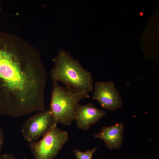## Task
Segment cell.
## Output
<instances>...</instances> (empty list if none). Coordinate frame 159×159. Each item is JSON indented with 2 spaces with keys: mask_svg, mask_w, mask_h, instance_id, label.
<instances>
[{
  "mask_svg": "<svg viewBox=\"0 0 159 159\" xmlns=\"http://www.w3.org/2000/svg\"><path fill=\"white\" fill-rule=\"evenodd\" d=\"M68 138L67 132L55 124L41 140L29 146L35 159H53L68 141Z\"/></svg>",
  "mask_w": 159,
  "mask_h": 159,
  "instance_id": "cell-4",
  "label": "cell"
},
{
  "mask_svg": "<svg viewBox=\"0 0 159 159\" xmlns=\"http://www.w3.org/2000/svg\"><path fill=\"white\" fill-rule=\"evenodd\" d=\"M0 159H16L14 156L11 154L4 153L0 154Z\"/></svg>",
  "mask_w": 159,
  "mask_h": 159,
  "instance_id": "cell-10",
  "label": "cell"
},
{
  "mask_svg": "<svg viewBox=\"0 0 159 159\" xmlns=\"http://www.w3.org/2000/svg\"><path fill=\"white\" fill-rule=\"evenodd\" d=\"M55 124L50 110L47 109L27 119L22 126L21 132L24 140L32 144L44 137Z\"/></svg>",
  "mask_w": 159,
  "mask_h": 159,
  "instance_id": "cell-5",
  "label": "cell"
},
{
  "mask_svg": "<svg viewBox=\"0 0 159 159\" xmlns=\"http://www.w3.org/2000/svg\"><path fill=\"white\" fill-rule=\"evenodd\" d=\"M106 112L97 109L92 103L79 105L77 108L75 120L77 127L85 131L96 123L105 115Z\"/></svg>",
  "mask_w": 159,
  "mask_h": 159,
  "instance_id": "cell-7",
  "label": "cell"
},
{
  "mask_svg": "<svg viewBox=\"0 0 159 159\" xmlns=\"http://www.w3.org/2000/svg\"><path fill=\"white\" fill-rule=\"evenodd\" d=\"M54 62L50 74L53 81L61 82L65 86L88 94L93 90L91 73L69 53L64 50L59 51Z\"/></svg>",
  "mask_w": 159,
  "mask_h": 159,
  "instance_id": "cell-2",
  "label": "cell"
},
{
  "mask_svg": "<svg viewBox=\"0 0 159 159\" xmlns=\"http://www.w3.org/2000/svg\"><path fill=\"white\" fill-rule=\"evenodd\" d=\"M50 108L54 123L69 125L75 120L79 103L89 94L71 87L61 86L53 81Z\"/></svg>",
  "mask_w": 159,
  "mask_h": 159,
  "instance_id": "cell-3",
  "label": "cell"
},
{
  "mask_svg": "<svg viewBox=\"0 0 159 159\" xmlns=\"http://www.w3.org/2000/svg\"><path fill=\"white\" fill-rule=\"evenodd\" d=\"M124 128V124L120 122L110 126H105L100 132L94 134V137L103 140L110 149H118L122 145Z\"/></svg>",
  "mask_w": 159,
  "mask_h": 159,
  "instance_id": "cell-8",
  "label": "cell"
},
{
  "mask_svg": "<svg viewBox=\"0 0 159 159\" xmlns=\"http://www.w3.org/2000/svg\"><path fill=\"white\" fill-rule=\"evenodd\" d=\"M47 78L35 49L0 32V114L19 117L44 110Z\"/></svg>",
  "mask_w": 159,
  "mask_h": 159,
  "instance_id": "cell-1",
  "label": "cell"
},
{
  "mask_svg": "<svg viewBox=\"0 0 159 159\" xmlns=\"http://www.w3.org/2000/svg\"><path fill=\"white\" fill-rule=\"evenodd\" d=\"M92 99L97 101L102 108L107 110L119 109L122 106L120 94L113 81L96 82Z\"/></svg>",
  "mask_w": 159,
  "mask_h": 159,
  "instance_id": "cell-6",
  "label": "cell"
},
{
  "mask_svg": "<svg viewBox=\"0 0 159 159\" xmlns=\"http://www.w3.org/2000/svg\"><path fill=\"white\" fill-rule=\"evenodd\" d=\"M98 148L94 147L91 150H87L85 152L81 151L78 149L73 150L76 159H92L93 154L98 149Z\"/></svg>",
  "mask_w": 159,
  "mask_h": 159,
  "instance_id": "cell-9",
  "label": "cell"
},
{
  "mask_svg": "<svg viewBox=\"0 0 159 159\" xmlns=\"http://www.w3.org/2000/svg\"><path fill=\"white\" fill-rule=\"evenodd\" d=\"M1 11V6H0V12Z\"/></svg>",
  "mask_w": 159,
  "mask_h": 159,
  "instance_id": "cell-12",
  "label": "cell"
},
{
  "mask_svg": "<svg viewBox=\"0 0 159 159\" xmlns=\"http://www.w3.org/2000/svg\"><path fill=\"white\" fill-rule=\"evenodd\" d=\"M4 141V134L2 130L0 128V152L1 151Z\"/></svg>",
  "mask_w": 159,
  "mask_h": 159,
  "instance_id": "cell-11",
  "label": "cell"
}]
</instances>
